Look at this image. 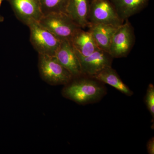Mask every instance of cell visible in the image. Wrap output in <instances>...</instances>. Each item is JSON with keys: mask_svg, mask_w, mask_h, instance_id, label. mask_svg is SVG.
Listing matches in <instances>:
<instances>
[{"mask_svg": "<svg viewBox=\"0 0 154 154\" xmlns=\"http://www.w3.org/2000/svg\"></svg>", "mask_w": 154, "mask_h": 154, "instance_id": "20", "label": "cell"}, {"mask_svg": "<svg viewBox=\"0 0 154 154\" xmlns=\"http://www.w3.org/2000/svg\"><path fill=\"white\" fill-rule=\"evenodd\" d=\"M75 52L79 61L82 75L93 77L103 69L112 66L113 58L103 50L98 49L87 56H83L76 51Z\"/></svg>", "mask_w": 154, "mask_h": 154, "instance_id": "7", "label": "cell"}, {"mask_svg": "<svg viewBox=\"0 0 154 154\" xmlns=\"http://www.w3.org/2000/svg\"><path fill=\"white\" fill-rule=\"evenodd\" d=\"M123 21L138 14L146 7L150 0H110Z\"/></svg>", "mask_w": 154, "mask_h": 154, "instance_id": "13", "label": "cell"}, {"mask_svg": "<svg viewBox=\"0 0 154 154\" xmlns=\"http://www.w3.org/2000/svg\"><path fill=\"white\" fill-rule=\"evenodd\" d=\"M92 77L101 82L112 86L126 96H130L133 95V91L123 83L117 72L112 66L103 69Z\"/></svg>", "mask_w": 154, "mask_h": 154, "instance_id": "14", "label": "cell"}, {"mask_svg": "<svg viewBox=\"0 0 154 154\" xmlns=\"http://www.w3.org/2000/svg\"><path fill=\"white\" fill-rule=\"evenodd\" d=\"M145 102L149 112L151 114L153 121L154 118V86L152 84L149 85L147 90Z\"/></svg>", "mask_w": 154, "mask_h": 154, "instance_id": "16", "label": "cell"}, {"mask_svg": "<svg viewBox=\"0 0 154 154\" xmlns=\"http://www.w3.org/2000/svg\"><path fill=\"white\" fill-rule=\"evenodd\" d=\"M147 150L149 154H154V138L149 140L146 145Z\"/></svg>", "mask_w": 154, "mask_h": 154, "instance_id": "17", "label": "cell"}, {"mask_svg": "<svg viewBox=\"0 0 154 154\" xmlns=\"http://www.w3.org/2000/svg\"><path fill=\"white\" fill-rule=\"evenodd\" d=\"M38 68L42 79L52 85H66L73 78L54 56L38 54Z\"/></svg>", "mask_w": 154, "mask_h": 154, "instance_id": "3", "label": "cell"}, {"mask_svg": "<svg viewBox=\"0 0 154 154\" xmlns=\"http://www.w3.org/2000/svg\"><path fill=\"white\" fill-rule=\"evenodd\" d=\"M38 22L61 40L70 42L75 33L82 28L66 13L43 16Z\"/></svg>", "mask_w": 154, "mask_h": 154, "instance_id": "2", "label": "cell"}, {"mask_svg": "<svg viewBox=\"0 0 154 154\" xmlns=\"http://www.w3.org/2000/svg\"><path fill=\"white\" fill-rule=\"evenodd\" d=\"M30 31V42L38 54L54 56L61 40L38 22L31 21L27 25Z\"/></svg>", "mask_w": 154, "mask_h": 154, "instance_id": "4", "label": "cell"}, {"mask_svg": "<svg viewBox=\"0 0 154 154\" xmlns=\"http://www.w3.org/2000/svg\"><path fill=\"white\" fill-rule=\"evenodd\" d=\"M125 21L116 30L110 42L109 53L113 58L126 57L134 44L133 28L128 19Z\"/></svg>", "mask_w": 154, "mask_h": 154, "instance_id": "6", "label": "cell"}, {"mask_svg": "<svg viewBox=\"0 0 154 154\" xmlns=\"http://www.w3.org/2000/svg\"><path fill=\"white\" fill-rule=\"evenodd\" d=\"M90 2L89 0H69L66 13L80 28L89 25Z\"/></svg>", "mask_w": 154, "mask_h": 154, "instance_id": "10", "label": "cell"}, {"mask_svg": "<svg viewBox=\"0 0 154 154\" xmlns=\"http://www.w3.org/2000/svg\"><path fill=\"white\" fill-rule=\"evenodd\" d=\"M4 18L2 17V16L1 15V14H0V22H2L4 21Z\"/></svg>", "mask_w": 154, "mask_h": 154, "instance_id": "18", "label": "cell"}, {"mask_svg": "<svg viewBox=\"0 0 154 154\" xmlns=\"http://www.w3.org/2000/svg\"><path fill=\"white\" fill-rule=\"evenodd\" d=\"M54 57L59 63L71 74L73 77L82 75L79 61L70 42L61 40Z\"/></svg>", "mask_w": 154, "mask_h": 154, "instance_id": "9", "label": "cell"}, {"mask_svg": "<svg viewBox=\"0 0 154 154\" xmlns=\"http://www.w3.org/2000/svg\"><path fill=\"white\" fill-rule=\"evenodd\" d=\"M88 21L89 25L104 24L116 27L122 25L124 22L110 0H91Z\"/></svg>", "mask_w": 154, "mask_h": 154, "instance_id": "5", "label": "cell"}, {"mask_svg": "<svg viewBox=\"0 0 154 154\" xmlns=\"http://www.w3.org/2000/svg\"><path fill=\"white\" fill-rule=\"evenodd\" d=\"M39 1L43 16H46L48 14L55 13H66L69 0Z\"/></svg>", "mask_w": 154, "mask_h": 154, "instance_id": "15", "label": "cell"}, {"mask_svg": "<svg viewBox=\"0 0 154 154\" xmlns=\"http://www.w3.org/2000/svg\"><path fill=\"white\" fill-rule=\"evenodd\" d=\"M118 27L104 24H89V31L100 49L109 53L111 39Z\"/></svg>", "mask_w": 154, "mask_h": 154, "instance_id": "11", "label": "cell"}, {"mask_svg": "<svg viewBox=\"0 0 154 154\" xmlns=\"http://www.w3.org/2000/svg\"><path fill=\"white\" fill-rule=\"evenodd\" d=\"M4 0H0V6L2 5V2H3Z\"/></svg>", "mask_w": 154, "mask_h": 154, "instance_id": "19", "label": "cell"}, {"mask_svg": "<svg viewBox=\"0 0 154 154\" xmlns=\"http://www.w3.org/2000/svg\"><path fill=\"white\" fill-rule=\"evenodd\" d=\"M76 51L83 56H87L100 49L89 30L80 29L70 41Z\"/></svg>", "mask_w": 154, "mask_h": 154, "instance_id": "12", "label": "cell"}, {"mask_svg": "<svg viewBox=\"0 0 154 154\" xmlns=\"http://www.w3.org/2000/svg\"><path fill=\"white\" fill-rule=\"evenodd\" d=\"M15 16L27 25L31 21L39 22L43 17L39 0H7Z\"/></svg>", "mask_w": 154, "mask_h": 154, "instance_id": "8", "label": "cell"}, {"mask_svg": "<svg viewBox=\"0 0 154 154\" xmlns=\"http://www.w3.org/2000/svg\"><path fill=\"white\" fill-rule=\"evenodd\" d=\"M65 85L63 96L80 105L99 102L107 94L104 83L85 75L73 77Z\"/></svg>", "mask_w": 154, "mask_h": 154, "instance_id": "1", "label": "cell"}]
</instances>
